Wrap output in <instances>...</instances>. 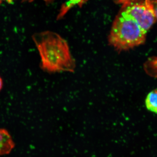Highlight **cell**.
Masks as SVG:
<instances>
[{"label": "cell", "mask_w": 157, "mask_h": 157, "mask_svg": "<svg viewBox=\"0 0 157 157\" xmlns=\"http://www.w3.org/2000/svg\"><path fill=\"white\" fill-rule=\"evenodd\" d=\"M33 40L41 58V67L48 73L73 72L76 63L67 42L51 31L36 33Z\"/></svg>", "instance_id": "1"}, {"label": "cell", "mask_w": 157, "mask_h": 157, "mask_svg": "<svg viewBox=\"0 0 157 157\" xmlns=\"http://www.w3.org/2000/svg\"><path fill=\"white\" fill-rule=\"evenodd\" d=\"M146 34L135 20L121 10L113 23L108 42L118 51L128 50L143 44Z\"/></svg>", "instance_id": "2"}, {"label": "cell", "mask_w": 157, "mask_h": 157, "mask_svg": "<svg viewBox=\"0 0 157 157\" xmlns=\"http://www.w3.org/2000/svg\"><path fill=\"white\" fill-rule=\"evenodd\" d=\"M121 10L135 20L146 33L156 20L152 0H131L123 4Z\"/></svg>", "instance_id": "3"}, {"label": "cell", "mask_w": 157, "mask_h": 157, "mask_svg": "<svg viewBox=\"0 0 157 157\" xmlns=\"http://www.w3.org/2000/svg\"><path fill=\"white\" fill-rule=\"evenodd\" d=\"M14 147V142L9 132L0 129V156L9 154Z\"/></svg>", "instance_id": "4"}, {"label": "cell", "mask_w": 157, "mask_h": 157, "mask_svg": "<svg viewBox=\"0 0 157 157\" xmlns=\"http://www.w3.org/2000/svg\"><path fill=\"white\" fill-rule=\"evenodd\" d=\"M87 1L88 0H68L66 1L63 4L61 7L59 14L57 16V20H58L63 18L68 13V11L74 6H77L81 8Z\"/></svg>", "instance_id": "5"}, {"label": "cell", "mask_w": 157, "mask_h": 157, "mask_svg": "<svg viewBox=\"0 0 157 157\" xmlns=\"http://www.w3.org/2000/svg\"><path fill=\"white\" fill-rule=\"evenodd\" d=\"M145 104L148 110L157 113V88L147 94L145 99Z\"/></svg>", "instance_id": "6"}, {"label": "cell", "mask_w": 157, "mask_h": 157, "mask_svg": "<svg viewBox=\"0 0 157 157\" xmlns=\"http://www.w3.org/2000/svg\"><path fill=\"white\" fill-rule=\"evenodd\" d=\"M18 1V0H0V5L3 2H6L9 3V4H11V3H14L15 1ZM21 2H33L34 0H20ZM45 2L46 4H49L52 3L54 0H43Z\"/></svg>", "instance_id": "7"}, {"label": "cell", "mask_w": 157, "mask_h": 157, "mask_svg": "<svg viewBox=\"0 0 157 157\" xmlns=\"http://www.w3.org/2000/svg\"><path fill=\"white\" fill-rule=\"evenodd\" d=\"M153 2L154 8V11L156 19L157 20V0H154L153 1Z\"/></svg>", "instance_id": "8"}, {"label": "cell", "mask_w": 157, "mask_h": 157, "mask_svg": "<svg viewBox=\"0 0 157 157\" xmlns=\"http://www.w3.org/2000/svg\"><path fill=\"white\" fill-rule=\"evenodd\" d=\"M3 86V81L2 78L0 76V92L2 89Z\"/></svg>", "instance_id": "9"}, {"label": "cell", "mask_w": 157, "mask_h": 157, "mask_svg": "<svg viewBox=\"0 0 157 157\" xmlns=\"http://www.w3.org/2000/svg\"></svg>", "instance_id": "10"}]
</instances>
